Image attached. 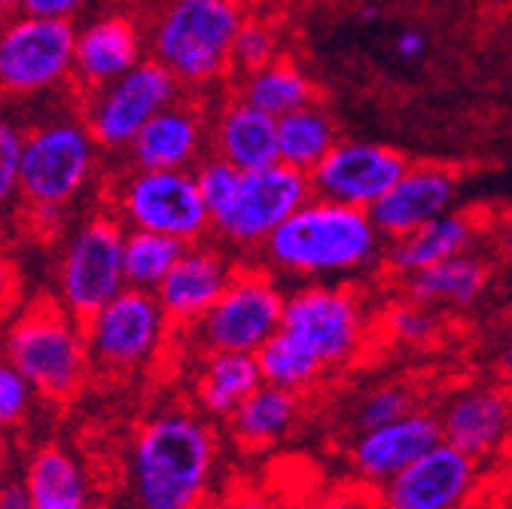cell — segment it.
Segmentation results:
<instances>
[{
  "mask_svg": "<svg viewBox=\"0 0 512 509\" xmlns=\"http://www.w3.org/2000/svg\"><path fill=\"white\" fill-rule=\"evenodd\" d=\"M378 16V10L375 7H366V10H360V19H366V22H372Z\"/></svg>",
  "mask_w": 512,
  "mask_h": 509,
  "instance_id": "47",
  "label": "cell"
},
{
  "mask_svg": "<svg viewBox=\"0 0 512 509\" xmlns=\"http://www.w3.org/2000/svg\"><path fill=\"white\" fill-rule=\"evenodd\" d=\"M302 415V400L299 391L278 388L263 381L229 418L232 439L247 452H263L281 442L299 421Z\"/></svg>",
  "mask_w": 512,
  "mask_h": 509,
  "instance_id": "24",
  "label": "cell"
},
{
  "mask_svg": "<svg viewBox=\"0 0 512 509\" xmlns=\"http://www.w3.org/2000/svg\"><path fill=\"white\" fill-rule=\"evenodd\" d=\"M497 375H500L503 385L512 391V336L506 339V345H503V351H500V360H497Z\"/></svg>",
  "mask_w": 512,
  "mask_h": 509,
  "instance_id": "43",
  "label": "cell"
},
{
  "mask_svg": "<svg viewBox=\"0 0 512 509\" xmlns=\"http://www.w3.org/2000/svg\"><path fill=\"white\" fill-rule=\"evenodd\" d=\"M217 467V436L199 415L168 409L132 439L128 479L141 509H202Z\"/></svg>",
  "mask_w": 512,
  "mask_h": 509,
  "instance_id": "2",
  "label": "cell"
},
{
  "mask_svg": "<svg viewBox=\"0 0 512 509\" xmlns=\"http://www.w3.org/2000/svg\"><path fill=\"white\" fill-rule=\"evenodd\" d=\"M473 238H476L473 217L448 211V214L412 229L409 235L391 241V250H384V263H388L391 272H397V275H412V272L452 260L458 253H467Z\"/></svg>",
  "mask_w": 512,
  "mask_h": 509,
  "instance_id": "23",
  "label": "cell"
},
{
  "mask_svg": "<svg viewBox=\"0 0 512 509\" xmlns=\"http://www.w3.org/2000/svg\"><path fill=\"white\" fill-rule=\"evenodd\" d=\"M256 360H260L263 381L278 385V388L299 391V394L324 378V369H320L305 351H299L281 330L260 351H256Z\"/></svg>",
  "mask_w": 512,
  "mask_h": 509,
  "instance_id": "31",
  "label": "cell"
},
{
  "mask_svg": "<svg viewBox=\"0 0 512 509\" xmlns=\"http://www.w3.org/2000/svg\"><path fill=\"white\" fill-rule=\"evenodd\" d=\"M381 327L391 333L394 342L427 345L436 336V317L430 314V305L409 296L406 302H394L388 311L381 314Z\"/></svg>",
  "mask_w": 512,
  "mask_h": 509,
  "instance_id": "34",
  "label": "cell"
},
{
  "mask_svg": "<svg viewBox=\"0 0 512 509\" xmlns=\"http://www.w3.org/2000/svg\"><path fill=\"white\" fill-rule=\"evenodd\" d=\"M122 247L125 229L110 214L83 223L64 247L58 266V302L80 321H89L98 308L128 287Z\"/></svg>",
  "mask_w": 512,
  "mask_h": 509,
  "instance_id": "10",
  "label": "cell"
},
{
  "mask_svg": "<svg viewBox=\"0 0 512 509\" xmlns=\"http://www.w3.org/2000/svg\"><path fill=\"white\" fill-rule=\"evenodd\" d=\"M116 220L128 229H150L183 244H199L211 235V211L192 171L135 168L116 183Z\"/></svg>",
  "mask_w": 512,
  "mask_h": 509,
  "instance_id": "8",
  "label": "cell"
},
{
  "mask_svg": "<svg viewBox=\"0 0 512 509\" xmlns=\"http://www.w3.org/2000/svg\"><path fill=\"white\" fill-rule=\"evenodd\" d=\"M284 302L287 290L278 284L272 269H266L260 260H238L235 278L205 311L202 321L192 324V336L205 354H256L281 330Z\"/></svg>",
  "mask_w": 512,
  "mask_h": 509,
  "instance_id": "7",
  "label": "cell"
},
{
  "mask_svg": "<svg viewBox=\"0 0 512 509\" xmlns=\"http://www.w3.org/2000/svg\"><path fill=\"white\" fill-rule=\"evenodd\" d=\"M13 287H16V275L4 260H0V302H7L13 296Z\"/></svg>",
  "mask_w": 512,
  "mask_h": 509,
  "instance_id": "44",
  "label": "cell"
},
{
  "mask_svg": "<svg viewBox=\"0 0 512 509\" xmlns=\"http://www.w3.org/2000/svg\"><path fill=\"white\" fill-rule=\"evenodd\" d=\"M211 150L241 171H256L278 159V116L229 95L211 113Z\"/></svg>",
  "mask_w": 512,
  "mask_h": 509,
  "instance_id": "22",
  "label": "cell"
},
{
  "mask_svg": "<svg viewBox=\"0 0 512 509\" xmlns=\"http://www.w3.org/2000/svg\"><path fill=\"white\" fill-rule=\"evenodd\" d=\"M235 269L238 257L223 244H189L156 290L168 321L177 327H192L202 321L205 311L223 296V290L235 278Z\"/></svg>",
  "mask_w": 512,
  "mask_h": 509,
  "instance_id": "17",
  "label": "cell"
},
{
  "mask_svg": "<svg viewBox=\"0 0 512 509\" xmlns=\"http://www.w3.org/2000/svg\"><path fill=\"white\" fill-rule=\"evenodd\" d=\"M305 509H384L381 494L369 482H348L314 497Z\"/></svg>",
  "mask_w": 512,
  "mask_h": 509,
  "instance_id": "38",
  "label": "cell"
},
{
  "mask_svg": "<svg viewBox=\"0 0 512 509\" xmlns=\"http://www.w3.org/2000/svg\"><path fill=\"white\" fill-rule=\"evenodd\" d=\"M138 61H144V34L135 19L113 13L77 31L74 74L92 92L128 74Z\"/></svg>",
  "mask_w": 512,
  "mask_h": 509,
  "instance_id": "21",
  "label": "cell"
},
{
  "mask_svg": "<svg viewBox=\"0 0 512 509\" xmlns=\"http://www.w3.org/2000/svg\"><path fill=\"white\" fill-rule=\"evenodd\" d=\"M31 381L19 372V366L10 357H0V430L16 427L25 421L31 400H34Z\"/></svg>",
  "mask_w": 512,
  "mask_h": 509,
  "instance_id": "35",
  "label": "cell"
},
{
  "mask_svg": "<svg viewBox=\"0 0 512 509\" xmlns=\"http://www.w3.org/2000/svg\"><path fill=\"white\" fill-rule=\"evenodd\" d=\"M369 317L354 287L305 281L287 290L281 333L320 369L333 372L351 363L366 345Z\"/></svg>",
  "mask_w": 512,
  "mask_h": 509,
  "instance_id": "5",
  "label": "cell"
},
{
  "mask_svg": "<svg viewBox=\"0 0 512 509\" xmlns=\"http://www.w3.org/2000/svg\"><path fill=\"white\" fill-rule=\"evenodd\" d=\"M0 467H4V439H0Z\"/></svg>",
  "mask_w": 512,
  "mask_h": 509,
  "instance_id": "49",
  "label": "cell"
},
{
  "mask_svg": "<svg viewBox=\"0 0 512 509\" xmlns=\"http://www.w3.org/2000/svg\"><path fill=\"white\" fill-rule=\"evenodd\" d=\"M22 150H25V135L10 119L0 116V205H4L22 183Z\"/></svg>",
  "mask_w": 512,
  "mask_h": 509,
  "instance_id": "37",
  "label": "cell"
},
{
  "mask_svg": "<svg viewBox=\"0 0 512 509\" xmlns=\"http://www.w3.org/2000/svg\"><path fill=\"white\" fill-rule=\"evenodd\" d=\"M415 409V394L400 385V381H384V385H375L372 391H366L354 409V430H372L381 424H391L403 415H409Z\"/></svg>",
  "mask_w": 512,
  "mask_h": 509,
  "instance_id": "32",
  "label": "cell"
},
{
  "mask_svg": "<svg viewBox=\"0 0 512 509\" xmlns=\"http://www.w3.org/2000/svg\"><path fill=\"white\" fill-rule=\"evenodd\" d=\"M211 150V113L202 101L180 95L159 110L128 147L135 168L189 171Z\"/></svg>",
  "mask_w": 512,
  "mask_h": 509,
  "instance_id": "16",
  "label": "cell"
},
{
  "mask_svg": "<svg viewBox=\"0 0 512 509\" xmlns=\"http://www.w3.org/2000/svg\"><path fill=\"white\" fill-rule=\"evenodd\" d=\"M503 238H506V244L512 247V220H506V229H503Z\"/></svg>",
  "mask_w": 512,
  "mask_h": 509,
  "instance_id": "48",
  "label": "cell"
},
{
  "mask_svg": "<svg viewBox=\"0 0 512 509\" xmlns=\"http://www.w3.org/2000/svg\"><path fill=\"white\" fill-rule=\"evenodd\" d=\"M512 412V391L503 385H467L455 391L439 409L442 442L464 455L485 461L503 452Z\"/></svg>",
  "mask_w": 512,
  "mask_h": 509,
  "instance_id": "18",
  "label": "cell"
},
{
  "mask_svg": "<svg viewBox=\"0 0 512 509\" xmlns=\"http://www.w3.org/2000/svg\"><path fill=\"white\" fill-rule=\"evenodd\" d=\"M95 147L89 125L77 119H55L28 132L19 183L25 199L43 214L74 202L95 171Z\"/></svg>",
  "mask_w": 512,
  "mask_h": 509,
  "instance_id": "9",
  "label": "cell"
},
{
  "mask_svg": "<svg viewBox=\"0 0 512 509\" xmlns=\"http://www.w3.org/2000/svg\"><path fill=\"white\" fill-rule=\"evenodd\" d=\"M263 385V369L256 354L211 351L205 354L196 400L211 418H232V412Z\"/></svg>",
  "mask_w": 512,
  "mask_h": 509,
  "instance_id": "25",
  "label": "cell"
},
{
  "mask_svg": "<svg viewBox=\"0 0 512 509\" xmlns=\"http://www.w3.org/2000/svg\"><path fill=\"white\" fill-rule=\"evenodd\" d=\"M0 509H34L28 488L22 482H7L0 485Z\"/></svg>",
  "mask_w": 512,
  "mask_h": 509,
  "instance_id": "42",
  "label": "cell"
},
{
  "mask_svg": "<svg viewBox=\"0 0 512 509\" xmlns=\"http://www.w3.org/2000/svg\"><path fill=\"white\" fill-rule=\"evenodd\" d=\"M485 284H488V269L476 257H470V253H458V257L445 263L406 275L409 296L424 305L467 308L482 296Z\"/></svg>",
  "mask_w": 512,
  "mask_h": 509,
  "instance_id": "29",
  "label": "cell"
},
{
  "mask_svg": "<svg viewBox=\"0 0 512 509\" xmlns=\"http://www.w3.org/2000/svg\"><path fill=\"white\" fill-rule=\"evenodd\" d=\"M189 244L150 232V229H125V247H122V263H125V281L128 287L141 290H159V284L168 278V272L177 266L183 250Z\"/></svg>",
  "mask_w": 512,
  "mask_h": 509,
  "instance_id": "30",
  "label": "cell"
},
{
  "mask_svg": "<svg viewBox=\"0 0 512 509\" xmlns=\"http://www.w3.org/2000/svg\"><path fill=\"white\" fill-rule=\"evenodd\" d=\"M7 357L49 400L74 397L92 369L86 327L61 302H37L13 324Z\"/></svg>",
  "mask_w": 512,
  "mask_h": 509,
  "instance_id": "4",
  "label": "cell"
},
{
  "mask_svg": "<svg viewBox=\"0 0 512 509\" xmlns=\"http://www.w3.org/2000/svg\"><path fill=\"white\" fill-rule=\"evenodd\" d=\"M278 52H281L278 28L269 25L266 19L247 16V22L238 31V40H235L232 71L247 74V71H256V68H266V65H272L275 58H281Z\"/></svg>",
  "mask_w": 512,
  "mask_h": 509,
  "instance_id": "33",
  "label": "cell"
},
{
  "mask_svg": "<svg viewBox=\"0 0 512 509\" xmlns=\"http://www.w3.org/2000/svg\"><path fill=\"white\" fill-rule=\"evenodd\" d=\"M77 28L68 19L16 16L0 31V92L34 95L74 71Z\"/></svg>",
  "mask_w": 512,
  "mask_h": 509,
  "instance_id": "13",
  "label": "cell"
},
{
  "mask_svg": "<svg viewBox=\"0 0 512 509\" xmlns=\"http://www.w3.org/2000/svg\"><path fill=\"white\" fill-rule=\"evenodd\" d=\"M25 488L34 509H89L92 488L83 464L58 449V445H43L31 458Z\"/></svg>",
  "mask_w": 512,
  "mask_h": 509,
  "instance_id": "26",
  "label": "cell"
},
{
  "mask_svg": "<svg viewBox=\"0 0 512 509\" xmlns=\"http://www.w3.org/2000/svg\"><path fill=\"white\" fill-rule=\"evenodd\" d=\"M479 485V461L439 442L394 479L378 485L384 509H464Z\"/></svg>",
  "mask_w": 512,
  "mask_h": 509,
  "instance_id": "15",
  "label": "cell"
},
{
  "mask_svg": "<svg viewBox=\"0 0 512 509\" xmlns=\"http://www.w3.org/2000/svg\"><path fill=\"white\" fill-rule=\"evenodd\" d=\"M314 196L311 177L293 165L275 162L244 171L235 193L211 214V235L235 257H253L272 232Z\"/></svg>",
  "mask_w": 512,
  "mask_h": 509,
  "instance_id": "6",
  "label": "cell"
},
{
  "mask_svg": "<svg viewBox=\"0 0 512 509\" xmlns=\"http://www.w3.org/2000/svg\"><path fill=\"white\" fill-rule=\"evenodd\" d=\"M232 95L250 101L253 107H260L272 116H284L290 110L314 104L317 89L293 58H275L266 68L238 74Z\"/></svg>",
  "mask_w": 512,
  "mask_h": 509,
  "instance_id": "28",
  "label": "cell"
},
{
  "mask_svg": "<svg viewBox=\"0 0 512 509\" xmlns=\"http://www.w3.org/2000/svg\"><path fill=\"white\" fill-rule=\"evenodd\" d=\"M339 141L342 138H339L336 119L317 101L278 116V159L305 174H311L324 162V156Z\"/></svg>",
  "mask_w": 512,
  "mask_h": 509,
  "instance_id": "27",
  "label": "cell"
},
{
  "mask_svg": "<svg viewBox=\"0 0 512 509\" xmlns=\"http://www.w3.org/2000/svg\"><path fill=\"white\" fill-rule=\"evenodd\" d=\"M394 49H397V55H400L403 61H418V58L427 52V37H424L418 28H406V31L397 34Z\"/></svg>",
  "mask_w": 512,
  "mask_h": 509,
  "instance_id": "41",
  "label": "cell"
},
{
  "mask_svg": "<svg viewBox=\"0 0 512 509\" xmlns=\"http://www.w3.org/2000/svg\"><path fill=\"white\" fill-rule=\"evenodd\" d=\"M384 238L369 211L311 196L256 253L266 269L293 281H336L384 260Z\"/></svg>",
  "mask_w": 512,
  "mask_h": 509,
  "instance_id": "1",
  "label": "cell"
},
{
  "mask_svg": "<svg viewBox=\"0 0 512 509\" xmlns=\"http://www.w3.org/2000/svg\"><path fill=\"white\" fill-rule=\"evenodd\" d=\"M89 0H16L19 13L25 16H43V19H74L80 10H86Z\"/></svg>",
  "mask_w": 512,
  "mask_h": 509,
  "instance_id": "40",
  "label": "cell"
},
{
  "mask_svg": "<svg viewBox=\"0 0 512 509\" xmlns=\"http://www.w3.org/2000/svg\"><path fill=\"white\" fill-rule=\"evenodd\" d=\"M168 324V314L153 290L125 287L89 321H83L92 369L132 372L150 363L165 342Z\"/></svg>",
  "mask_w": 512,
  "mask_h": 509,
  "instance_id": "11",
  "label": "cell"
},
{
  "mask_svg": "<svg viewBox=\"0 0 512 509\" xmlns=\"http://www.w3.org/2000/svg\"><path fill=\"white\" fill-rule=\"evenodd\" d=\"M244 22V0H168L147 31L150 55L183 89H211L235 74L232 52Z\"/></svg>",
  "mask_w": 512,
  "mask_h": 509,
  "instance_id": "3",
  "label": "cell"
},
{
  "mask_svg": "<svg viewBox=\"0 0 512 509\" xmlns=\"http://www.w3.org/2000/svg\"><path fill=\"white\" fill-rule=\"evenodd\" d=\"M196 183H199V189H202V199H205V205H208V211L214 214L232 193H235V186H238V180H241V168H235L232 162H226V159H220V156H205L199 165H196Z\"/></svg>",
  "mask_w": 512,
  "mask_h": 509,
  "instance_id": "36",
  "label": "cell"
},
{
  "mask_svg": "<svg viewBox=\"0 0 512 509\" xmlns=\"http://www.w3.org/2000/svg\"><path fill=\"white\" fill-rule=\"evenodd\" d=\"M202 509H281L275 503V497L256 485L247 482H235L229 488H223L214 500L208 497V503Z\"/></svg>",
  "mask_w": 512,
  "mask_h": 509,
  "instance_id": "39",
  "label": "cell"
},
{
  "mask_svg": "<svg viewBox=\"0 0 512 509\" xmlns=\"http://www.w3.org/2000/svg\"><path fill=\"white\" fill-rule=\"evenodd\" d=\"M409 165L412 162L388 144L339 141L308 177L314 196L372 211Z\"/></svg>",
  "mask_w": 512,
  "mask_h": 509,
  "instance_id": "14",
  "label": "cell"
},
{
  "mask_svg": "<svg viewBox=\"0 0 512 509\" xmlns=\"http://www.w3.org/2000/svg\"><path fill=\"white\" fill-rule=\"evenodd\" d=\"M180 95L183 86L177 83V77L150 55L119 80L92 92L86 125L95 135L98 147L128 150L144 125Z\"/></svg>",
  "mask_w": 512,
  "mask_h": 509,
  "instance_id": "12",
  "label": "cell"
},
{
  "mask_svg": "<svg viewBox=\"0 0 512 509\" xmlns=\"http://www.w3.org/2000/svg\"><path fill=\"white\" fill-rule=\"evenodd\" d=\"M503 455L512 461V412H509V430H506V445H503Z\"/></svg>",
  "mask_w": 512,
  "mask_h": 509,
  "instance_id": "46",
  "label": "cell"
},
{
  "mask_svg": "<svg viewBox=\"0 0 512 509\" xmlns=\"http://www.w3.org/2000/svg\"><path fill=\"white\" fill-rule=\"evenodd\" d=\"M439 442V418L424 409H412L391 424L360 430L351 442V467L363 482L384 485Z\"/></svg>",
  "mask_w": 512,
  "mask_h": 509,
  "instance_id": "19",
  "label": "cell"
},
{
  "mask_svg": "<svg viewBox=\"0 0 512 509\" xmlns=\"http://www.w3.org/2000/svg\"><path fill=\"white\" fill-rule=\"evenodd\" d=\"M488 509H512V494H500V497H494Z\"/></svg>",
  "mask_w": 512,
  "mask_h": 509,
  "instance_id": "45",
  "label": "cell"
},
{
  "mask_svg": "<svg viewBox=\"0 0 512 509\" xmlns=\"http://www.w3.org/2000/svg\"><path fill=\"white\" fill-rule=\"evenodd\" d=\"M458 199V174L445 165H409L406 174L388 189L369 214L378 232L397 241L412 229L442 217L455 208Z\"/></svg>",
  "mask_w": 512,
  "mask_h": 509,
  "instance_id": "20",
  "label": "cell"
}]
</instances>
